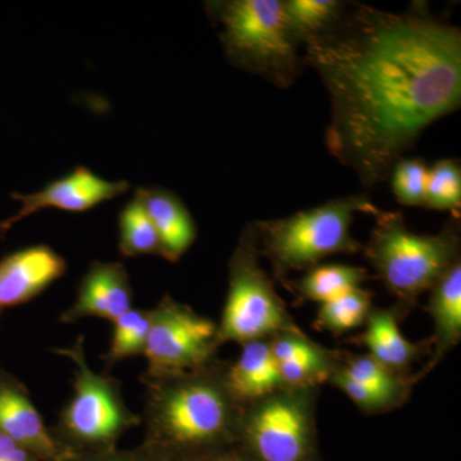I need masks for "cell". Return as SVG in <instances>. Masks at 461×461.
<instances>
[{
    "mask_svg": "<svg viewBox=\"0 0 461 461\" xmlns=\"http://www.w3.org/2000/svg\"><path fill=\"white\" fill-rule=\"evenodd\" d=\"M330 102L327 149L366 189L390 178L430 124L461 104V32L426 3L402 14L348 5L305 44Z\"/></svg>",
    "mask_w": 461,
    "mask_h": 461,
    "instance_id": "6da1fadb",
    "label": "cell"
},
{
    "mask_svg": "<svg viewBox=\"0 0 461 461\" xmlns=\"http://www.w3.org/2000/svg\"><path fill=\"white\" fill-rule=\"evenodd\" d=\"M227 366L217 357L178 375L142 373L145 435L139 448L149 459H181L239 444L245 405L230 391Z\"/></svg>",
    "mask_w": 461,
    "mask_h": 461,
    "instance_id": "7a4b0ae2",
    "label": "cell"
},
{
    "mask_svg": "<svg viewBox=\"0 0 461 461\" xmlns=\"http://www.w3.org/2000/svg\"><path fill=\"white\" fill-rule=\"evenodd\" d=\"M366 194L342 196L278 220L254 222L260 257L269 260L276 275L309 271L336 254H355L363 247L351 235L357 214L377 215Z\"/></svg>",
    "mask_w": 461,
    "mask_h": 461,
    "instance_id": "3957f363",
    "label": "cell"
},
{
    "mask_svg": "<svg viewBox=\"0 0 461 461\" xmlns=\"http://www.w3.org/2000/svg\"><path fill=\"white\" fill-rule=\"evenodd\" d=\"M205 9L230 65L278 89L295 84L304 68L290 38L282 0H212Z\"/></svg>",
    "mask_w": 461,
    "mask_h": 461,
    "instance_id": "277c9868",
    "label": "cell"
},
{
    "mask_svg": "<svg viewBox=\"0 0 461 461\" xmlns=\"http://www.w3.org/2000/svg\"><path fill=\"white\" fill-rule=\"evenodd\" d=\"M364 254L400 305L411 306L460 259L459 220L436 235H418L395 212H379Z\"/></svg>",
    "mask_w": 461,
    "mask_h": 461,
    "instance_id": "5b68a950",
    "label": "cell"
},
{
    "mask_svg": "<svg viewBox=\"0 0 461 461\" xmlns=\"http://www.w3.org/2000/svg\"><path fill=\"white\" fill-rule=\"evenodd\" d=\"M76 366L74 396L59 412L51 435L68 453L93 454L117 448L127 430L142 418L130 411L118 379L90 368L80 338L69 348H56Z\"/></svg>",
    "mask_w": 461,
    "mask_h": 461,
    "instance_id": "8992f818",
    "label": "cell"
},
{
    "mask_svg": "<svg viewBox=\"0 0 461 461\" xmlns=\"http://www.w3.org/2000/svg\"><path fill=\"white\" fill-rule=\"evenodd\" d=\"M256 229L249 223L229 262V290L218 335L221 344L245 345L281 333L303 332L260 266Z\"/></svg>",
    "mask_w": 461,
    "mask_h": 461,
    "instance_id": "52a82bcc",
    "label": "cell"
},
{
    "mask_svg": "<svg viewBox=\"0 0 461 461\" xmlns=\"http://www.w3.org/2000/svg\"><path fill=\"white\" fill-rule=\"evenodd\" d=\"M318 387H284L245 405L239 445L253 461H320Z\"/></svg>",
    "mask_w": 461,
    "mask_h": 461,
    "instance_id": "ba28073f",
    "label": "cell"
},
{
    "mask_svg": "<svg viewBox=\"0 0 461 461\" xmlns=\"http://www.w3.org/2000/svg\"><path fill=\"white\" fill-rule=\"evenodd\" d=\"M150 311V330L144 357V375L151 377L178 375L198 369L217 359L222 346L218 324L189 305L166 295Z\"/></svg>",
    "mask_w": 461,
    "mask_h": 461,
    "instance_id": "9c48e42d",
    "label": "cell"
},
{
    "mask_svg": "<svg viewBox=\"0 0 461 461\" xmlns=\"http://www.w3.org/2000/svg\"><path fill=\"white\" fill-rule=\"evenodd\" d=\"M130 189L127 181H108L91 172L87 167H76L65 177L32 194H12V199L20 203L16 214L0 222V235L5 236L23 218L38 213L41 209L56 208L68 213H85L102 203L118 198Z\"/></svg>",
    "mask_w": 461,
    "mask_h": 461,
    "instance_id": "30bf717a",
    "label": "cell"
},
{
    "mask_svg": "<svg viewBox=\"0 0 461 461\" xmlns=\"http://www.w3.org/2000/svg\"><path fill=\"white\" fill-rule=\"evenodd\" d=\"M0 432L25 446L41 461H65V450L45 426L26 387L0 368Z\"/></svg>",
    "mask_w": 461,
    "mask_h": 461,
    "instance_id": "8fae6325",
    "label": "cell"
},
{
    "mask_svg": "<svg viewBox=\"0 0 461 461\" xmlns=\"http://www.w3.org/2000/svg\"><path fill=\"white\" fill-rule=\"evenodd\" d=\"M66 271L65 258L48 245L8 254L0 259V313L35 299Z\"/></svg>",
    "mask_w": 461,
    "mask_h": 461,
    "instance_id": "7c38bea8",
    "label": "cell"
},
{
    "mask_svg": "<svg viewBox=\"0 0 461 461\" xmlns=\"http://www.w3.org/2000/svg\"><path fill=\"white\" fill-rule=\"evenodd\" d=\"M132 296L131 282L123 264L95 260L78 284L74 304L63 312L60 321L71 324L98 317L114 321L131 311Z\"/></svg>",
    "mask_w": 461,
    "mask_h": 461,
    "instance_id": "4fadbf2b",
    "label": "cell"
},
{
    "mask_svg": "<svg viewBox=\"0 0 461 461\" xmlns=\"http://www.w3.org/2000/svg\"><path fill=\"white\" fill-rule=\"evenodd\" d=\"M156 227L162 247V258L177 263L198 236L193 215L177 194L162 187H138L135 190Z\"/></svg>",
    "mask_w": 461,
    "mask_h": 461,
    "instance_id": "5bb4252c",
    "label": "cell"
},
{
    "mask_svg": "<svg viewBox=\"0 0 461 461\" xmlns=\"http://www.w3.org/2000/svg\"><path fill=\"white\" fill-rule=\"evenodd\" d=\"M227 382L233 395L244 405L284 388L269 339L242 345L239 359L227 366Z\"/></svg>",
    "mask_w": 461,
    "mask_h": 461,
    "instance_id": "9a60e30c",
    "label": "cell"
},
{
    "mask_svg": "<svg viewBox=\"0 0 461 461\" xmlns=\"http://www.w3.org/2000/svg\"><path fill=\"white\" fill-rule=\"evenodd\" d=\"M427 311L432 317L435 354L429 368L451 348L459 344L461 339V263L455 262L430 288Z\"/></svg>",
    "mask_w": 461,
    "mask_h": 461,
    "instance_id": "2e32d148",
    "label": "cell"
},
{
    "mask_svg": "<svg viewBox=\"0 0 461 461\" xmlns=\"http://www.w3.org/2000/svg\"><path fill=\"white\" fill-rule=\"evenodd\" d=\"M397 309L373 308L366 320L360 341L369 357L391 371L403 373L420 354V346L403 338L397 321Z\"/></svg>",
    "mask_w": 461,
    "mask_h": 461,
    "instance_id": "e0dca14e",
    "label": "cell"
},
{
    "mask_svg": "<svg viewBox=\"0 0 461 461\" xmlns=\"http://www.w3.org/2000/svg\"><path fill=\"white\" fill-rule=\"evenodd\" d=\"M346 8L341 0H282L287 32L297 47L335 25Z\"/></svg>",
    "mask_w": 461,
    "mask_h": 461,
    "instance_id": "ac0fdd59",
    "label": "cell"
},
{
    "mask_svg": "<svg viewBox=\"0 0 461 461\" xmlns=\"http://www.w3.org/2000/svg\"><path fill=\"white\" fill-rule=\"evenodd\" d=\"M366 278V269L360 267L326 264L306 271L304 277L294 282V287L304 299L324 304L354 288L362 287Z\"/></svg>",
    "mask_w": 461,
    "mask_h": 461,
    "instance_id": "d6986e66",
    "label": "cell"
},
{
    "mask_svg": "<svg viewBox=\"0 0 461 461\" xmlns=\"http://www.w3.org/2000/svg\"><path fill=\"white\" fill-rule=\"evenodd\" d=\"M118 229H120L118 248H120L121 256L162 257L159 236L138 194H133L132 199L121 211L118 217Z\"/></svg>",
    "mask_w": 461,
    "mask_h": 461,
    "instance_id": "ffe728a7",
    "label": "cell"
},
{
    "mask_svg": "<svg viewBox=\"0 0 461 461\" xmlns=\"http://www.w3.org/2000/svg\"><path fill=\"white\" fill-rule=\"evenodd\" d=\"M112 323L111 345L102 357L107 369L129 357L144 355L150 330V311L132 308Z\"/></svg>",
    "mask_w": 461,
    "mask_h": 461,
    "instance_id": "44dd1931",
    "label": "cell"
},
{
    "mask_svg": "<svg viewBox=\"0 0 461 461\" xmlns=\"http://www.w3.org/2000/svg\"><path fill=\"white\" fill-rule=\"evenodd\" d=\"M372 309L371 293L362 287L354 288L332 302L321 304L315 326L329 332H346L366 323Z\"/></svg>",
    "mask_w": 461,
    "mask_h": 461,
    "instance_id": "7402d4cb",
    "label": "cell"
},
{
    "mask_svg": "<svg viewBox=\"0 0 461 461\" xmlns=\"http://www.w3.org/2000/svg\"><path fill=\"white\" fill-rule=\"evenodd\" d=\"M339 369L354 381L390 397L397 405L405 402L412 384L402 373L391 371L369 355L350 357Z\"/></svg>",
    "mask_w": 461,
    "mask_h": 461,
    "instance_id": "603a6c76",
    "label": "cell"
},
{
    "mask_svg": "<svg viewBox=\"0 0 461 461\" xmlns=\"http://www.w3.org/2000/svg\"><path fill=\"white\" fill-rule=\"evenodd\" d=\"M424 206L451 212L459 217L461 209V167L459 160L444 158L429 168Z\"/></svg>",
    "mask_w": 461,
    "mask_h": 461,
    "instance_id": "cb8c5ba5",
    "label": "cell"
},
{
    "mask_svg": "<svg viewBox=\"0 0 461 461\" xmlns=\"http://www.w3.org/2000/svg\"><path fill=\"white\" fill-rule=\"evenodd\" d=\"M429 167L421 158H402L390 173L391 187L397 203L424 206Z\"/></svg>",
    "mask_w": 461,
    "mask_h": 461,
    "instance_id": "d4e9b609",
    "label": "cell"
},
{
    "mask_svg": "<svg viewBox=\"0 0 461 461\" xmlns=\"http://www.w3.org/2000/svg\"><path fill=\"white\" fill-rule=\"evenodd\" d=\"M273 357L278 363L314 362L329 359L332 353L315 345L304 332H287L269 339Z\"/></svg>",
    "mask_w": 461,
    "mask_h": 461,
    "instance_id": "484cf974",
    "label": "cell"
},
{
    "mask_svg": "<svg viewBox=\"0 0 461 461\" xmlns=\"http://www.w3.org/2000/svg\"><path fill=\"white\" fill-rule=\"evenodd\" d=\"M329 382L332 386L339 388V391L345 393L348 399L351 400L357 406L366 412H381L387 411V409L395 408L397 403L393 399L378 393V391L372 390V388L364 386L359 382L354 381L345 375L339 369L330 375Z\"/></svg>",
    "mask_w": 461,
    "mask_h": 461,
    "instance_id": "4316f807",
    "label": "cell"
},
{
    "mask_svg": "<svg viewBox=\"0 0 461 461\" xmlns=\"http://www.w3.org/2000/svg\"><path fill=\"white\" fill-rule=\"evenodd\" d=\"M65 461H149L140 448L132 450H113L103 451V453L93 454H74L68 455Z\"/></svg>",
    "mask_w": 461,
    "mask_h": 461,
    "instance_id": "83f0119b",
    "label": "cell"
},
{
    "mask_svg": "<svg viewBox=\"0 0 461 461\" xmlns=\"http://www.w3.org/2000/svg\"><path fill=\"white\" fill-rule=\"evenodd\" d=\"M145 455V454H144ZM147 456V455H145ZM148 457V456H147ZM149 461H253L248 456V454L242 450L241 446L233 445L229 447L220 448V450L208 451L193 456L181 457V459L173 460H153Z\"/></svg>",
    "mask_w": 461,
    "mask_h": 461,
    "instance_id": "f1b7e54d",
    "label": "cell"
},
{
    "mask_svg": "<svg viewBox=\"0 0 461 461\" xmlns=\"http://www.w3.org/2000/svg\"><path fill=\"white\" fill-rule=\"evenodd\" d=\"M0 461H41L32 451L0 432Z\"/></svg>",
    "mask_w": 461,
    "mask_h": 461,
    "instance_id": "f546056e",
    "label": "cell"
}]
</instances>
